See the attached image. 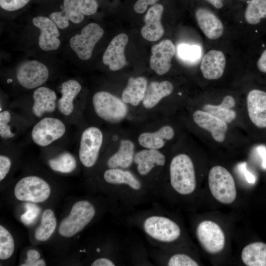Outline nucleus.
<instances>
[{
  "instance_id": "f257e3e1",
  "label": "nucleus",
  "mask_w": 266,
  "mask_h": 266,
  "mask_svg": "<svg viewBox=\"0 0 266 266\" xmlns=\"http://www.w3.org/2000/svg\"><path fill=\"white\" fill-rule=\"evenodd\" d=\"M129 225L140 230L153 247L164 248L181 237L180 226L158 207L140 211L127 218Z\"/></svg>"
},
{
  "instance_id": "f03ea898",
  "label": "nucleus",
  "mask_w": 266,
  "mask_h": 266,
  "mask_svg": "<svg viewBox=\"0 0 266 266\" xmlns=\"http://www.w3.org/2000/svg\"><path fill=\"white\" fill-rule=\"evenodd\" d=\"M102 177L115 199L127 210L156 197L148 186L130 169L107 168Z\"/></svg>"
},
{
  "instance_id": "7ed1b4c3",
  "label": "nucleus",
  "mask_w": 266,
  "mask_h": 266,
  "mask_svg": "<svg viewBox=\"0 0 266 266\" xmlns=\"http://www.w3.org/2000/svg\"><path fill=\"white\" fill-rule=\"evenodd\" d=\"M165 155L158 149H145L135 153L133 165L136 174L159 197L164 183L163 169L166 164Z\"/></svg>"
},
{
  "instance_id": "20e7f679",
  "label": "nucleus",
  "mask_w": 266,
  "mask_h": 266,
  "mask_svg": "<svg viewBox=\"0 0 266 266\" xmlns=\"http://www.w3.org/2000/svg\"><path fill=\"white\" fill-rule=\"evenodd\" d=\"M169 185L171 190L181 196L193 194L197 181L194 163L187 154L180 153L171 160L168 167Z\"/></svg>"
},
{
  "instance_id": "39448f33",
  "label": "nucleus",
  "mask_w": 266,
  "mask_h": 266,
  "mask_svg": "<svg viewBox=\"0 0 266 266\" xmlns=\"http://www.w3.org/2000/svg\"><path fill=\"white\" fill-rule=\"evenodd\" d=\"M97 209L89 200H80L72 206L69 214L61 222L59 233L63 237H70L81 231L94 218Z\"/></svg>"
},
{
  "instance_id": "423d86ee",
  "label": "nucleus",
  "mask_w": 266,
  "mask_h": 266,
  "mask_svg": "<svg viewBox=\"0 0 266 266\" xmlns=\"http://www.w3.org/2000/svg\"><path fill=\"white\" fill-rule=\"evenodd\" d=\"M92 102L97 115L102 120L114 124L123 120L128 113V108L122 100L106 91L96 93Z\"/></svg>"
},
{
  "instance_id": "0eeeda50",
  "label": "nucleus",
  "mask_w": 266,
  "mask_h": 266,
  "mask_svg": "<svg viewBox=\"0 0 266 266\" xmlns=\"http://www.w3.org/2000/svg\"><path fill=\"white\" fill-rule=\"evenodd\" d=\"M208 186L213 197L224 204L233 203L236 197L233 177L224 167L216 166L208 173Z\"/></svg>"
},
{
  "instance_id": "6e6552de",
  "label": "nucleus",
  "mask_w": 266,
  "mask_h": 266,
  "mask_svg": "<svg viewBox=\"0 0 266 266\" xmlns=\"http://www.w3.org/2000/svg\"><path fill=\"white\" fill-rule=\"evenodd\" d=\"M14 192L15 197L19 200L41 202L50 197L51 188L48 183L42 178L30 175L19 180Z\"/></svg>"
},
{
  "instance_id": "1a4fd4ad",
  "label": "nucleus",
  "mask_w": 266,
  "mask_h": 266,
  "mask_svg": "<svg viewBox=\"0 0 266 266\" xmlns=\"http://www.w3.org/2000/svg\"><path fill=\"white\" fill-rule=\"evenodd\" d=\"M103 140L102 133L97 127H89L82 132L78 154L79 160L85 167L91 168L97 163Z\"/></svg>"
},
{
  "instance_id": "9d476101",
  "label": "nucleus",
  "mask_w": 266,
  "mask_h": 266,
  "mask_svg": "<svg viewBox=\"0 0 266 266\" xmlns=\"http://www.w3.org/2000/svg\"><path fill=\"white\" fill-rule=\"evenodd\" d=\"M66 130L65 123L61 119L54 117H44L33 127L31 138L36 145L46 147L62 138Z\"/></svg>"
},
{
  "instance_id": "9b49d317",
  "label": "nucleus",
  "mask_w": 266,
  "mask_h": 266,
  "mask_svg": "<svg viewBox=\"0 0 266 266\" xmlns=\"http://www.w3.org/2000/svg\"><path fill=\"white\" fill-rule=\"evenodd\" d=\"M104 31L95 23H91L85 26L80 34L72 36L69 40L71 49L82 60L89 59L95 45L102 37Z\"/></svg>"
},
{
  "instance_id": "f8f14e48",
  "label": "nucleus",
  "mask_w": 266,
  "mask_h": 266,
  "mask_svg": "<svg viewBox=\"0 0 266 266\" xmlns=\"http://www.w3.org/2000/svg\"><path fill=\"white\" fill-rule=\"evenodd\" d=\"M49 71L47 66L36 61L23 62L18 67L16 77L18 83L27 89H33L41 86L48 80Z\"/></svg>"
},
{
  "instance_id": "ddd939ff",
  "label": "nucleus",
  "mask_w": 266,
  "mask_h": 266,
  "mask_svg": "<svg viewBox=\"0 0 266 266\" xmlns=\"http://www.w3.org/2000/svg\"><path fill=\"white\" fill-rule=\"evenodd\" d=\"M196 235L201 246L208 253H219L225 247L224 233L214 222L206 220L200 222L196 229Z\"/></svg>"
},
{
  "instance_id": "4468645a",
  "label": "nucleus",
  "mask_w": 266,
  "mask_h": 266,
  "mask_svg": "<svg viewBox=\"0 0 266 266\" xmlns=\"http://www.w3.org/2000/svg\"><path fill=\"white\" fill-rule=\"evenodd\" d=\"M32 22L40 30L38 40L40 48L45 51L58 49L61 44L60 33L56 24L49 17L44 16L34 17Z\"/></svg>"
},
{
  "instance_id": "2eb2a0df",
  "label": "nucleus",
  "mask_w": 266,
  "mask_h": 266,
  "mask_svg": "<svg viewBox=\"0 0 266 266\" xmlns=\"http://www.w3.org/2000/svg\"><path fill=\"white\" fill-rule=\"evenodd\" d=\"M175 47L169 39L163 40L151 48L150 66L157 74L163 75L171 67V61L175 53Z\"/></svg>"
},
{
  "instance_id": "dca6fc26",
  "label": "nucleus",
  "mask_w": 266,
  "mask_h": 266,
  "mask_svg": "<svg viewBox=\"0 0 266 266\" xmlns=\"http://www.w3.org/2000/svg\"><path fill=\"white\" fill-rule=\"evenodd\" d=\"M128 42V37L125 33H120L115 36L106 49L102 61L112 71H116L126 65L125 49Z\"/></svg>"
},
{
  "instance_id": "f3484780",
  "label": "nucleus",
  "mask_w": 266,
  "mask_h": 266,
  "mask_svg": "<svg viewBox=\"0 0 266 266\" xmlns=\"http://www.w3.org/2000/svg\"><path fill=\"white\" fill-rule=\"evenodd\" d=\"M33 100L32 112L36 118H42L46 114L52 113L57 108V94L48 87L41 86L35 89Z\"/></svg>"
},
{
  "instance_id": "a211bd4d",
  "label": "nucleus",
  "mask_w": 266,
  "mask_h": 266,
  "mask_svg": "<svg viewBox=\"0 0 266 266\" xmlns=\"http://www.w3.org/2000/svg\"><path fill=\"white\" fill-rule=\"evenodd\" d=\"M248 114L252 123L259 128H266V92L258 89L247 94Z\"/></svg>"
},
{
  "instance_id": "6ab92c4d",
  "label": "nucleus",
  "mask_w": 266,
  "mask_h": 266,
  "mask_svg": "<svg viewBox=\"0 0 266 266\" xmlns=\"http://www.w3.org/2000/svg\"><path fill=\"white\" fill-rule=\"evenodd\" d=\"M153 264L158 266H198V263L189 255L184 253L169 254L165 249L152 246L146 248Z\"/></svg>"
},
{
  "instance_id": "aec40b11",
  "label": "nucleus",
  "mask_w": 266,
  "mask_h": 266,
  "mask_svg": "<svg viewBox=\"0 0 266 266\" xmlns=\"http://www.w3.org/2000/svg\"><path fill=\"white\" fill-rule=\"evenodd\" d=\"M196 124L200 128L210 133L214 140L223 142L228 131V125L221 119L203 110H197L193 114Z\"/></svg>"
},
{
  "instance_id": "412c9836",
  "label": "nucleus",
  "mask_w": 266,
  "mask_h": 266,
  "mask_svg": "<svg viewBox=\"0 0 266 266\" xmlns=\"http://www.w3.org/2000/svg\"><path fill=\"white\" fill-rule=\"evenodd\" d=\"M164 8L160 4L151 7L144 17V26L141 29L142 37L149 41L160 39L164 33V28L161 23Z\"/></svg>"
},
{
  "instance_id": "4be33fe9",
  "label": "nucleus",
  "mask_w": 266,
  "mask_h": 266,
  "mask_svg": "<svg viewBox=\"0 0 266 266\" xmlns=\"http://www.w3.org/2000/svg\"><path fill=\"white\" fill-rule=\"evenodd\" d=\"M195 16L199 27L208 38L214 40L222 36L223 25L212 12L207 8L200 7L196 10Z\"/></svg>"
},
{
  "instance_id": "5701e85b",
  "label": "nucleus",
  "mask_w": 266,
  "mask_h": 266,
  "mask_svg": "<svg viewBox=\"0 0 266 266\" xmlns=\"http://www.w3.org/2000/svg\"><path fill=\"white\" fill-rule=\"evenodd\" d=\"M81 89L80 83L75 79H69L62 83L61 96L58 99L57 109L62 115L69 117L73 113L74 101Z\"/></svg>"
},
{
  "instance_id": "b1692460",
  "label": "nucleus",
  "mask_w": 266,
  "mask_h": 266,
  "mask_svg": "<svg viewBox=\"0 0 266 266\" xmlns=\"http://www.w3.org/2000/svg\"><path fill=\"white\" fill-rule=\"evenodd\" d=\"M225 66L224 53L219 50H211L203 56L200 68L205 79L216 80L222 76Z\"/></svg>"
},
{
  "instance_id": "393cba45",
  "label": "nucleus",
  "mask_w": 266,
  "mask_h": 266,
  "mask_svg": "<svg viewBox=\"0 0 266 266\" xmlns=\"http://www.w3.org/2000/svg\"><path fill=\"white\" fill-rule=\"evenodd\" d=\"M49 18L59 29L63 30L69 26V21L74 24L80 23L84 15L80 9L77 0H64L63 10L51 13Z\"/></svg>"
},
{
  "instance_id": "a878e982",
  "label": "nucleus",
  "mask_w": 266,
  "mask_h": 266,
  "mask_svg": "<svg viewBox=\"0 0 266 266\" xmlns=\"http://www.w3.org/2000/svg\"><path fill=\"white\" fill-rule=\"evenodd\" d=\"M134 154L133 142L129 139L122 140L117 151L107 159V168L130 169L133 165Z\"/></svg>"
},
{
  "instance_id": "bb28decb",
  "label": "nucleus",
  "mask_w": 266,
  "mask_h": 266,
  "mask_svg": "<svg viewBox=\"0 0 266 266\" xmlns=\"http://www.w3.org/2000/svg\"><path fill=\"white\" fill-rule=\"evenodd\" d=\"M174 136L173 128L166 125L154 132H145L138 137L139 144L146 149H160L165 145V140H170Z\"/></svg>"
},
{
  "instance_id": "cd10ccee",
  "label": "nucleus",
  "mask_w": 266,
  "mask_h": 266,
  "mask_svg": "<svg viewBox=\"0 0 266 266\" xmlns=\"http://www.w3.org/2000/svg\"><path fill=\"white\" fill-rule=\"evenodd\" d=\"M173 90L172 84L168 81L152 82L147 87L142 104L147 109L153 108L164 98L170 95Z\"/></svg>"
},
{
  "instance_id": "c85d7f7f",
  "label": "nucleus",
  "mask_w": 266,
  "mask_h": 266,
  "mask_svg": "<svg viewBox=\"0 0 266 266\" xmlns=\"http://www.w3.org/2000/svg\"><path fill=\"white\" fill-rule=\"evenodd\" d=\"M147 87V81L144 77H130L122 92V100L126 104L138 105L144 99Z\"/></svg>"
},
{
  "instance_id": "c756f323",
  "label": "nucleus",
  "mask_w": 266,
  "mask_h": 266,
  "mask_svg": "<svg viewBox=\"0 0 266 266\" xmlns=\"http://www.w3.org/2000/svg\"><path fill=\"white\" fill-rule=\"evenodd\" d=\"M235 105L233 97L225 96L222 102L218 105L206 104L203 106V110L223 121L227 124L233 122L236 118V113L233 109Z\"/></svg>"
},
{
  "instance_id": "7c9ffc66",
  "label": "nucleus",
  "mask_w": 266,
  "mask_h": 266,
  "mask_svg": "<svg viewBox=\"0 0 266 266\" xmlns=\"http://www.w3.org/2000/svg\"><path fill=\"white\" fill-rule=\"evenodd\" d=\"M241 259L248 266H266V244L256 242L246 245L242 251Z\"/></svg>"
},
{
  "instance_id": "2f4dec72",
  "label": "nucleus",
  "mask_w": 266,
  "mask_h": 266,
  "mask_svg": "<svg viewBox=\"0 0 266 266\" xmlns=\"http://www.w3.org/2000/svg\"><path fill=\"white\" fill-rule=\"evenodd\" d=\"M56 226L57 220L54 212L51 209H46L42 214L41 224L35 231V238L41 241L47 240Z\"/></svg>"
},
{
  "instance_id": "473e14b6",
  "label": "nucleus",
  "mask_w": 266,
  "mask_h": 266,
  "mask_svg": "<svg viewBox=\"0 0 266 266\" xmlns=\"http://www.w3.org/2000/svg\"><path fill=\"white\" fill-rule=\"evenodd\" d=\"M50 167L54 171L63 173L72 172L76 167L74 157L68 152H64L48 160Z\"/></svg>"
},
{
  "instance_id": "72a5a7b5",
  "label": "nucleus",
  "mask_w": 266,
  "mask_h": 266,
  "mask_svg": "<svg viewBox=\"0 0 266 266\" xmlns=\"http://www.w3.org/2000/svg\"><path fill=\"white\" fill-rule=\"evenodd\" d=\"M127 258L131 263L137 266H154L148 254L146 248L139 243H132L125 246Z\"/></svg>"
},
{
  "instance_id": "f704fd0d",
  "label": "nucleus",
  "mask_w": 266,
  "mask_h": 266,
  "mask_svg": "<svg viewBox=\"0 0 266 266\" xmlns=\"http://www.w3.org/2000/svg\"><path fill=\"white\" fill-rule=\"evenodd\" d=\"M246 22L251 25L259 23L266 18V0H251L245 11Z\"/></svg>"
},
{
  "instance_id": "c9c22d12",
  "label": "nucleus",
  "mask_w": 266,
  "mask_h": 266,
  "mask_svg": "<svg viewBox=\"0 0 266 266\" xmlns=\"http://www.w3.org/2000/svg\"><path fill=\"white\" fill-rule=\"evenodd\" d=\"M14 250V242L8 231L2 225L0 226V259L9 258Z\"/></svg>"
},
{
  "instance_id": "e433bc0d",
  "label": "nucleus",
  "mask_w": 266,
  "mask_h": 266,
  "mask_svg": "<svg viewBox=\"0 0 266 266\" xmlns=\"http://www.w3.org/2000/svg\"><path fill=\"white\" fill-rule=\"evenodd\" d=\"M202 50L200 46L196 44L182 43L177 47V53L183 61L194 62L201 56Z\"/></svg>"
},
{
  "instance_id": "4c0bfd02",
  "label": "nucleus",
  "mask_w": 266,
  "mask_h": 266,
  "mask_svg": "<svg viewBox=\"0 0 266 266\" xmlns=\"http://www.w3.org/2000/svg\"><path fill=\"white\" fill-rule=\"evenodd\" d=\"M11 114L7 110H0V136L3 140H9L15 136L11 126Z\"/></svg>"
},
{
  "instance_id": "58836bf2",
  "label": "nucleus",
  "mask_w": 266,
  "mask_h": 266,
  "mask_svg": "<svg viewBox=\"0 0 266 266\" xmlns=\"http://www.w3.org/2000/svg\"><path fill=\"white\" fill-rule=\"evenodd\" d=\"M30 0H0V6L3 9L8 11L19 10L26 5Z\"/></svg>"
},
{
  "instance_id": "ea45409f",
  "label": "nucleus",
  "mask_w": 266,
  "mask_h": 266,
  "mask_svg": "<svg viewBox=\"0 0 266 266\" xmlns=\"http://www.w3.org/2000/svg\"><path fill=\"white\" fill-rule=\"evenodd\" d=\"M80 10L84 15L95 14L98 9L97 0H77Z\"/></svg>"
},
{
  "instance_id": "a19ab883",
  "label": "nucleus",
  "mask_w": 266,
  "mask_h": 266,
  "mask_svg": "<svg viewBox=\"0 0 266 266\" xmlns=\"http://www.w3.org/2000/svg\"><path fill=\"white\" fill-rule=\"evenodd\" d=\"M27 211L21 216L22 221L25 224L32 222L39 214V209L35 205L27 204Z\"/></svg>"
},
{
  "instance_id": "79ce46f5",
  "label": "nucleus",
  "mask_w": 266,
  "mask_h": 266,
  "mask_svg": "<svg viewBox=\"0 0 266 266\" xmlns=\"http://www.w3.org/2000/svg\"><path fill=\"white\" fill-rule=\"evenodd\" d=\"M12 162L9 157L6 155L0 156V181L3 180L9 173Z\"/></svg>"
},
{
  "instance_id": "37998d69",
  "label": "nucleus",
  "mask_w": 266,
  "mask_h": 266,
  "mask_svg": "<svg viewBox=\"0 0 266 266\" xmlns=\"http://www.w3.org/2000/svg\"><path fill=\"white\" fill-rule=\"evenodd\" d=\"M40 254L36 250L30 249L27 251V259L21 266H33L34 263L40 259Z\"/></svg>"
},
{
  "instance_id": "c03bdc74",
  "label": "nucleus",
  "mask_w": 266,
  "mask_h": 266,
  "mask_svg": "<svg viewBox=\"0 0 266 266\" xmlns=\"http://www.w3.org/2000/svg\"><path fill=\"white\" fill-rule=\"evenodd\" d=\"M158 0H138L133 6L134 11L138 13H143L148 5L154 4Z\"/></svg>"
},
{
  "instance_id": "a18cd8bd",
  "label": "nucleus",
  "mask_w": 266,
  "mask_h": 266,
  "mask_svg": "<svg viewBox=\"0 0 266 266\" xmlns=\"http://www.w3.org/2000/svg\"><path fill=\"white\" fill-rule=\"evenodd\" d=\"M239 169L244 174L246 180L249 183L254 184L256 182L255 176L251 174L246 168V163H243L239 165Z\"/></svg>"
},
{
  "instance_id": "49530a36",
  "label": "nucleus",
  "mask_w": 266,
  "mask_h": 266,
  "mask_svg": "<svg viewBox=\"0 0 266 266\" xmlns=\"http://www.w3.org/2000/svg\"><path fill=\"white\" fill-rule=\"evenodd\" d=\"M92 266H114V263L106 258H99L95 260L91 265Z\"/></svg>"
},
{
  "instance_id": "de8ad7c7",
  "label": "nucleus",
  "mask_w": 266,
  "mask_h": 266,
  "mask_svg": "<svg viewBox=\"0 0 266 266\" xmlns=\"http://www.w3.org/2000/svg\"><path fill=\"white\" fill-rule=\"evenodd\" d=\"M257 67L261 72L266 73V49L263 52L257 62Z\"/></svg>"
},
{
  "instance_id": "09e8293b",
  "label": "nucleus",
  "mask_w": 266,
  "mask_h": 266,
  "mask_svg": "<svg viewBox=\"0 0 266 266\" xmlns=\"http://www.w3.org/2000/svg\"><path fill=\"white\" fill-rule=\"evenodd\" d=\"M258 151L262 159V166L266 169V147L264 146H260L258 148Z\"/></svg>"
},
{
  "instance_id": "8fccbe9b",
  "label": "nucleus",
  "mask_w": 266,
  "mask_h": 266,
  "mask_svg": "<svg viewBox=\"0 0 266 266\" xmlns=\"http://www.w3.org/2000/svg\"><path fill=\"white\" fill-rule=\"evenodd\" d=\"M216 8L220 9L223 7V0H205Z\"/></svg>"
}]
</instances>
